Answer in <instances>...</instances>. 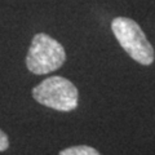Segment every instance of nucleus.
Here are the masks:
<instances>
[{
  "label": "nucleus",
  "mask_w": 155,
  "mask_h": 155,
  "mask_svg": "<svg viewBox=\"0 0 155 155\" xmlns=\"http://www.w3.org/2000/svg\"><path fill=\"white\" fill-rule=\"evenodd\" d=\"M65 60V49L56 39L47 34H36L27 53L26 66L32 74L44 75L60 69Z\"/></svg>",
  "instance_id": "obj_1"
},
{
  "label": "nucleus",
  "mask_w": 155,
  "mask_h": 155,
  "mask_svg": "<svg viewBox=\"0 0 155 155\" xmlns=\"http://www.w3.org/2000/svg\"><path fill=\"white\" fill-rule=\"evenodd\" d=\"M111 30L122 48L134 61L146 66L153 64L154 49L138 23L127 17H116L111 22Z\"/></svg>",
  "instance_id": "obj_2"
},
{
  "label": "nucleus",
  "mask_w": 155,
  "mask_h": 155,
  "mask_svg": "<svg viewBox=\"0 0 155 155\" xmlns=\"http://www.w3.org/2000/svg\"><path fill=\"white\" fill-rule=\"evenodd\" d=\"M32 96L39 104L58 111H72L79 102L76 87L62 76L47 78L32 89Z\"/></svg>",
  "instance_id": "obj_3"
},
{
  "label": "nucleus",
  "mask_w": 155,
  "mask_h": 155,
  "mask_svg": "<svg viewBox=\"0 0 155 155\" xmlns=\"http://www.w3.org/2000/svg\"><path fill=\"white\" fill-rule=\"evenodd\" d=\"M60 155H101L96 149L91 146H85V145H80V146H72L62 150Z\"/></svg>",
  "instance_id": "obj_4"
},
{
  "label": "nucleus",
  "mask_w": 155,
  "mask_h": 155,
  "mask_svg": "<svg viewBox=\"0 0 155 155\" xmlns=\"http://www.w3.org/2000/svg\"><path fill=\"white\" fill-rule=\"evenodd\" d=\"M9 147V140H8V136L0 129V151H4Z\"/></svg>",
  "instance_id": "obj_5"
}]
</instances>
